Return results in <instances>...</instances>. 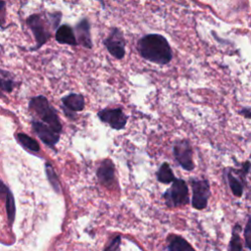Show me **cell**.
I'll return each instance as SVG.
<instances>
[{
    "instance_id": "6da1fadb",
    "label": "cell",
    "mask_w": 251,
    "mask_h": 251,
    "mask_svg": "<svg viewBox=\"0 0 251 251\" xmlns=\"http://www.w3.org/2000/svg\"><path fill=\"white\" fill-rule=\"evenodd\" d=\"M137 50L143 59L159 65H166L173 58L168 40L158 33H149L141 37L137 42Z\"/></svg>"
},
{
    "instance_id": "7a4b0ae2",
    "label": "cell",
    "mask_w": 251,
    "mask_h": 251,
    "mask_svg": "<svg viewBox=\"0 0 251 251\" xmlns=\"http://www.w3.org/2000/svg\"><path fill=\"white\" fill-rule=\"evenodd\" d=\"M28 109L39 118L41 123L48 126L55 132L61 133L62 125L56 110L50 105L45 96L39 95L32 97L28 103Z\"/></svg>"
},
{
    "instance_id": "3957f363",
    "label": "cell",
    "mask_w": 251,
    "mask_h": 251,
    "mask_svg": "<svg viewBox=\"0 0 251 251\" xmlns=\"http://www.w3.org/2000/svg\"><path fill=\"white\" fill-rule=\"evenodd\" d=\"M163 196L169 207H177L187 204L189 202V195L186 182L181 178H176L171 188L166 190Z\"/></svg>"
},
{
    "instance_id": "277c9868",
    "label": "cell",
    "mask_w": 251,
    "mask_h": 251,
    "mask_svg": "<svg viewBox=\"0 0 251 251\" xmlns=\"http://www.w3.org/2000/svg\"><path fill=\"white\" fill-rule=\"evenodd\" d=\"M190 184L192 187V207L196 210L205 209L211 194L209 181L207 179L191 178Z\"/></svg>"
},
{
    "instance_id": "5b68a950",
    "label": "cell",
    "mask_w": 251,
    "mask_h": 251,
    "mask_svg": "<svg viewBox=\"0 0 251 251\" xmlns=\"http://www.w3.org/2000/svg\"><path fill=\"white\" fill-rule=\"evenodd\" d=\"M26 24L31 29L36 41L35 47L30 48V50H36L40 48L44 43H46V41L50 38V31L48 30L45 21L38 14H33L29 16L26 20Z\"/></svg>"
},
{
    "instance_id": "8992f818",
    "label": "cell",
    "mask_w": 251,
    "mask_h": 251,
    "mask_svg": "<svg viewBox=\"0 0 251 251\" xmlns=\"http://www.w3.org/2000/svg\"><path fill=\"white\" fill-rule=\"evenodd\" d=\"M251 169V163L249 161L244 162L240 169H229L226 173L227 182L229 184L232 194L236 197H240L243 193L244 178Z\"/></svg>"
},
{
    "instance_id": "52a82bcc",
    "label": "cell",
    "mask_w": 251,
    "mask_h": 251,
    "mask_svg": "<svg viewBox=\"0 0 251 251\" xmlns=\"http://www.w3.org/2000/svg\"><path fill=\"white\" fill-rule=\"evenodd\" d=\"M174 156L176 162L185 171H192L194 169V162L192 159V148L188 140L179 139L175 142Z\"/></svg>"
},
{
    "instance_id": "ba28073f",
    "label": "cell",
    "mask_w": 251,
    "mask_h": 251,
    "mask_svg": "<svg viewBox=\"0 0 251 251\" xmlns=\"http://www.w3.org/2000/svg\"><path fill=\"white\" fill-rule=\"evenodd\" d=\"M109 53L116 59H123L126 55V40L118 27H113L109 36L104 40Z\"/></svg>"
},
{
    "instance_id": "9c48e42d",
    "label": "cell",
    "mask_w": 251,
    "mask_h": 251,
    "mask_svg": "<svg viewBox=\"0 0 251 251\" xmlns=\"http://www.w3.org/2000/svg\"><path fill=\"white\" fill-rule=\"evenodd\" d=\"M98 118L108 124L114 129H123L127 123V116L124 113L122 108L103 109L98 112Z\"/></svg>"
},
{
    "instance_id": "30bf717a",
    "label": "cell",
    "mask_w": 251,
    "mask_h": 251,
    "mask_svg": "<svg viewBox=\"0 0 251 251\" xmlns=\"http://www.w3.org/2000/svg\"><path fill=\"white\" fill-rule=\"evenodd\" d=\"M31 126L34 130V132L37 134V136L41 139V141L48 145L49 147H54L57 142L60 139V134L55 132L52 128H50L45 124L38 122V121H32Z\"/></svg>"
},
{
    "instance_id": "8fae6325",
    "label": "cell",
    "mask_w": 251,
    "mask_h": 251,
    "mask_svg": "<svg viewBox=\"0 0 251 251\" xmlns=\"http://www.w3.org/2000/svg\"><path fill=\"white\" fill-rule=\"evenodd\" d=\"M97 177L100 183L110 187L115 181V166L110 159H105L101 162L97 169Z\"/></svg>"
},
{
    "instance_id": "7c38bea8",
    "label": "cell",
    "mask_w": 251,
    "mask_h": 251,
    "mask_svg": "<svg viewBox=\"0 0 251 251\" xmlns=\"http://www.w3.org/2000/svg\"><path fill=\"white\" fill-rule=\"evenodd\" d=\"M76 41L85 48H92V40L90 36V25L87 19H82L75 26Z\"/></svg>"
},
{
    "instance_id": "4fadbf2b",
    "label": "cell",
    "mask_w": 251,
    "mask_h": 251,
    "mask_svg": "<svg viewBox=\"0 0 251 251\" xmlns=\"http://www.w3.org/2000/svg\"><path fill=\"white\" fill-rule=\"evenodd\" d=\"M62 102L64 104L65 110H69L71 112H79L84 108V98L81 94L71 93L64 98H62Z\"/></svg>"
},
{
    "instance_id": "5bb4252c",
    "label": "cell",
    "mask_w": 251,
    "mask_h": 251,
    "mask_svg": "<svg viewBox=\"0 0 251 251\" xmlns=\"http://www.w3.org/2000/svg\"><path fill=\"white\" fill-rule=\"evenodd\" d=\"M55 38L61 44H68V45H74V46L77 44L75 33L72 27L69 26L68 25H63L57 28Z\"/></svg>"
},
{
    "instance_id": "9a60e30c",
    "label": "cell",
    "mask_w": 251,
    "mask_h": 251,
    "mask_svg": "<svg viewBox=\"0 0 251 251\" xmlns=\"http://www.w3.org/2000/svg\"><path fill=\"white\" fill-rule=\"evenodd\" d=\"M169 251H195L188 241L179 235L174 236L169 243Z\"/></svg>"
},
{
    "instance_id": "2e32d148",
    "label": "cell",
    "mask_w": 251,
    "mask_h": 251,
    "mask_svg": "<svg viewBox=\"0 0 251 251\" xmlns=\"http://www.w3.org/2000/svg\"><path fill=\"white\" fill-rule=\"evenodd\" d=\"M157 179L162 183H171L176 179V176L168 163H163L158 172H157Z\"/></svg>"
},
{
    "instance_id": "e0dca14e",
    "label": "cell",
    "mask_w": 251,
    "mask_h": 251,
    "mask_svg": "<svg viewBox=\"0 0 251 251\" xmlns=\"http://www.w3.org/2000/svg\"><path fill=\"white\" fill-rule=\"evenodd\" d=\"M241 231V226L236 224L232 228V235L228 244V251H243V245L239 232Z\"/></svg>"
},
{
    "instance_id": "ac0fdd59",
    "label": "cell",
    "mask_w": 251,
    "mask_h": 251,
    "mask_svg": "<svg viewBox=\"0 0 251 251\" xmlns=\"http://www.w3.org/2000/svg\"><path fill=\"white\" fill-rule=\"evenodd\" d=\"M17 139L22 146H24L25 148H26L31 152H38L40 150V147L37 141L25 133H18Z\"/></svg>"
},
{
    "instance_id": "d6986e66",
    "label": "cell",
    "mask_w": 251,
    "mask_h": 251,
    "mask_svg": "<svg viewBox=\"0 0 251 251\" xmlns=\"http://www.w3.org/2000/svg\"><path fill=\"white\" fill-rule=\"evenodd\" d=\"M45 173H46V176L49 180V183L51 184V186L53 187V189L57 192V193H61V185H60V181L58 178L57 174L55 173L52 165L50 163H46L45 164Z\"/></svg>"
},
{
    "instance_id": "ffe728a7",
    "label": "cell",
    "mask_w": 251,
    "mask_h": 251,
    "mask_svg": "<svg viewBox=\"0 0 251 251\" xmlns=\"http://www.w3.org/2000/svg\"><path fill=\"white\" fill-rule=\"evenodd\" d=\"M6 199V211H7V217L10 222V224H13L15 215H16V205H15V199L11 191H8L5 195Z\"/></svg>"
},
{
    "instance_id": "44dd1931",
    "label": "cell",
    "mask_w": 251,
    "mask_h": 251,
    "mask_svg": "<svg viewBox=\"0 0 251 251\" xmlns=\"http://www.w3.org/2000/svg\"><path fill=\"white\" fill-rule=\"evenodd\" d=\"M120 246H121V236L118 235L108 243L104 251H120Z\"/></svg>"
},
{
    "instance_id": "7402d4cb",
    "label": "cell",
    "mask_w": 251,
    "mask_h": 251,
    "mask_svg": "<svg viewBox=\"0 0 251 251\" xmlns=\"http://www.w3.org/2000/svg\"><path fill=\"white\" fill-rule=\"evenodd\" d=\"M14 87V82L11 79L0 78V95L2 92H11Z\"/></svg>"
},
{
    "instance_id": "603a6c76",
    "label": "cell",
    "mask_w": 251,
    "mask_h": 251,
    "mask_svg": "<svg viewBox=\"0 0 251 251\" xmlns=\"http://www.w3.org/2000/svg\"><path fill=\"white\" fill-rule=\"evenodd\" d=\"M244 240L246 247L251 250V218L247 221L245 229H244Z\"/></svg>"
},
{
    "instance_id": "cb8c5ba5",
    "label": "cell",
    "mask_w": 251,
    "mask_h": 251,
    "mask_svg": "<svg viewBox=\"0 0 251 251\" xmlns=\"http://www.w3.org/2000/svg\"><path fill=\"white\" fill-rule=\"evenodd\" d=\"M238 113L246 119H251V108H242Z\"/></svg>"
},
{
    "instance_id": "d4e9b609",
    "label": "cell",
    "mask_w": 251,
    "mask_h": 251,
    "mask_svg": "<svg viewBox=\"0 0 251 251\" xmlns=\"http://www.w3.org/2000/svg\"><path fill=\"white\" fill-rule=\"evenodd\" d=\"M10 191L8 186L0 179V195H6L7 192Z\"/></svg>"
},
{
    "instance_id": "484cf974",
    "label": "cell",
    "mask_w": 251,
    "mask_h": 251,
    "mask_svg": "<svg viewBox=\"0 0 251 251\" xmlns=\"http://www.w3.org/2000/svg\"><path fill=\"white\" fill-rule=\"evenodd\" d=\"M4 7H5V1H3V0H0V13L3 11ZM2 24H3V20L0 18V26H2V25H3Z\"/></svg>"
}]
</instances>
